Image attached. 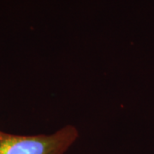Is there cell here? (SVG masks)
Listing matches in <instances>:
<instances>
[{"mask_svg": "<svg viewBox=\"0 0 154 154\" xmlns=\"http://www.w3.org/2000/svg\"><path fill=\"white\" fill-rule=\"evenodd\" d=\"M78 138L73 125H66L51 134L17 135L2 132L0 154H65Z\"/></svg>", "mask_w": 154, "mask_h": 154, "instance_id": "cell-1", "label": "cell"}, {"mask_svg": "<svg viewBox=\"0 0 154 154\" xmlns=\"http://www.w3.org/2000/svg\"><path fill=\"white\" fill-rule=\"evenodd\" d=\"M1 134H2V131H0V135H1Z\"/></svg>", "mask_w": 154, "mask_h": 154, "instance_id": "cell-2", "label": "cell"}]
</instances>
